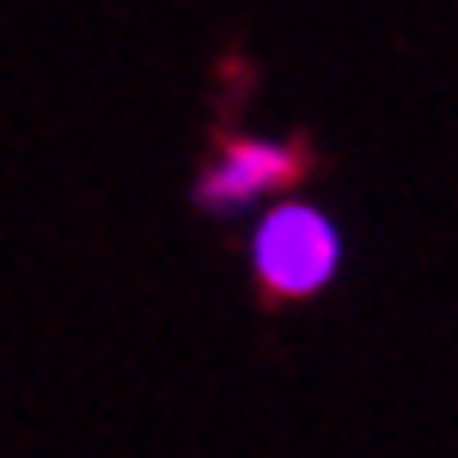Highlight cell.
Wrapping results in <instances>:
<instances>
[{"label":"cell","mask_w":458,"mask_h":458,"mask_svg":"<svg viewBox=\"0 0 458 458\" xmlns=\"http://www.w3.org/2000/svg\"><path fill=\"white\" fill-rule=\"evenodd\" d=\"M250 263L269 300H306L336 276L343 239H336L330 214L306 208V202H282L276 214H263V226L250 239Z\"/></svg>","instance_id":"6da1fadb"},{"label":"cell","mask_w":458,"mask_h":458,"mask_svg":"<svg viewBox=\"0 0 458 458\" xmlns=\"http://www.w3.org/2000/svg\"><path fill=\"white\" fill-rule=\"evenodd\" d=\"M306 172V159H300V147H282V141H226V153L214 159L202 183H196V202L208 214L220 208H245L257 196H269V190H282L293 177Z\"/></svg>","instance_id":"7a4b0ae2"}]
</instances>
